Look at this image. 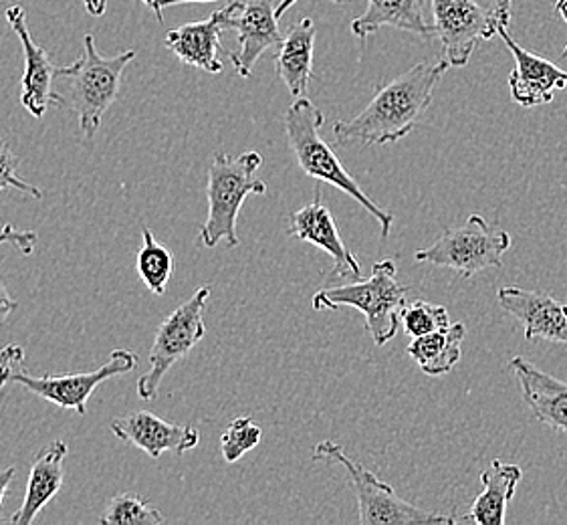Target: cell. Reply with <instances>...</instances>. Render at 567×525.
Segmentation results:
<instances>
[{
  "label": "cell",
  "instance_id": "52a82bcc",
  "mask_svg": "<svg viewBox=\"0 0 567 525\" xmlns=\"http://www.w3.org/2000/svg\"><path fill=\"white\" fill-rule=\"evenodd\" d=\"M509 249L507 230L493 229L481 215H471L461 227L443 230L431 247L419 249L414 259L471 279L488 267H503V255Z\"/></svg>",
  "mask_w": 567,
  "mask_h": 525
},
{
  "label": "cell",
  "instance_id": "3957f363",
  "mask_svg": "<svg viewBox=\"0 0 567 525\" xmlns=\"http://www.w3.org/2000/svg\"><path fill=\"white\" fill-rule=\"evenodd\" d=\"M262 156L250 150L240 156H228L225 152H215L208 171V215L200 227V243L215 249L218 243L227 247H239L237 220L245 198L249 195H267V184L255 178V172L261 168Z\"/></svg>",
  "mask_w": 567,
  "mask_h": 525
},
{
  "label": "cell",
  "instance_id": "d4e9b609",
  "mask_svg": "<svg viewBox=\"0 0 567 525\" xmlns=\"http://www.w3.org/2000/svg\"><path fill=\"white\" fill-rule=\"evenodd\" d=\"M162 522H164V515L159 514L152 503L137 497L134 493L115 495L100 517L102 525H159Z\"/></svg>",
  "mask_w": 567,
  "mask_h": 525
},
{
  "label": "cell",
  "instance_id": "7c38bea8",
  "mask_svg": "<svg viewBox=\"0 0 567 525\" xmlns=\"http://www.w3.org/2000/svg\"><path fill=\"white\" fill-rule=\"evenodd\" d=\"M7 21L12 33L21 41L24 53V73L21 80V103L33 117H43L49 105H63V97L53 90V80L58 78L59 68L53 65L47 49L34 43L33 34L27 24V11L21 4L7 9Z\"/></svg>",
  "mask_w": 567,
  "mask_h": 525
},
{
  "label": "cell",
  "instance_id": "cb8c5ba5",
  "mask_svg": "<svg viewBox=\"0 0 567 525\" xmlns=\"http://www.w3.org/2000/svg\"><path fill=\"white\" fill-rule=\"evenodd\" d=\"M136 269L142 284L154 296H164L174 274V255L168 247L159 245L150 227H142V247L137 251Z\"/></svg>",
  "mask_w": 567,
  "mask_h": 525
},
{
  "label": "cell",
  "instance_id": "d590c367",
  "mask_svg": "<svg viewBox=\"0 0 567 525\" xmlns=\"http://www.w3.org/2000/svg\"><path fill=\"white\" fill-rule=\"evenodd\" d=\"M297 0H281L279 4H277V9H275V14H277V19H281L285 12L289 11L293 4H296ZM329 2H333V4H346V2H352V0H329Z\"/></svg>",
  "mask_w": 567,
  "mask_h": 525
},
{
  "label": "cell",
  "instance_id": "9a60e30c",
  "mask_svg": "<svg viewBox=\"0 0 567 525\" xmlns=\"http://www.w3.org/2000/svg\"><path fill=\"white\" fill-rule=\"evenodd\" d=\"M112 433L152 459H159L162 453L168 451L184 455L200 443L198 429L190 424L168 423L148 411H136L115 419L112 421Z\"/></svg>",
  "mask_w": 567,
  "mask_h": 525
},
{
  "label": "cell",
  "instance_id": "2e32d148",
  "mask_svg": "<svg viewBox=\"0 0 567 525\" xmlns=\"http://www.w3.org/2000/svg\"><path fill=\"white\" fill-rule=\"evenodd\" d=\"M277 21L272 0H245L235 12L230 29L239 33V51H228V59L240 78L249 80L262 53L281 45L284 34Z\"/></svg>",
  "mask_w": 567,
  "mask_h": 525
},
{
  "label": "cell",
  "instance_id": "4dcf8cb0",
  "mask_svg": "<svg viewBox=\"0 0 567 525\" xmlns=\"http://www.w3.org/2000/svg\"><path fill=\"white\" fill-rule=\"evenodd\" d=\"M150 11L156 14L158 23H164V9H171L176 4H186V2H216V0H142Z\"/></svg>",
  "mask_w": 567,
  "mask_h": 525
},
{
  "label": "cell",
  "instance_id": "8992f818",
  "mask_svg": "<svg viewBox=\"0 0 567 525\" xmlns=\"http://www.w3.org/2000/svg\"><path fill=\"white\" fill-rule=\"evenodd\" d=\"M313 461L336 463L348 471L358 497V512L362 525L394 524H456L454 517L431 514L402 500L392 485L380 480L372 471L355 463L343 453L338 443L321 441L313 449Z\"/></svg>",
  "mask_w": 567,
  "mask_h": 525
},
{
  "label": "cell",
  "instance_id": "e0dca14e",
  "mask_svg": "<svg viewBox=\"0 0 567 525\" xmlns=\"http://www.w3.org/2000/svg\"><path fill=\"white\" fill-rule=\"evenodd\" d=\"M289 235L297 240H306L328 253L333 259V275L346 279H360L362 267L353 257L348 245L341 240L340 230L336 227L333 215L328 206L323 205L321 196H316L309 205L303 206L291 215L289 220Z\"/></svg>",
  "mask_w": 567,
  "mask_h": 525
},
{
  "label": "cell",
  "instance_id": "d6986e66",
  "mask_svg": "<svg viewBox=\"0 0 567 525\" xmlns=\"http://www.w3.org/2000/svg\"><path fill=\"white\" fill-rule=\"evenodd\" d=\"M68 443L59 441V439L39 449V453L34 455L31 473H29V481H27L23 505L9 519L12 525L33 524L37 515L45 509V505L55 500V495L61 492L63 481H65L63 463L68 459Z\"/></svg>",
  "mask_w": 567,
  "mask_h": 525
},
{
  "label": "cell",
  "instance_id": "83f0119b",
  "mask_svg": "<svg viewBox=\"0 0 567 525\" xmlns=\"http://www.w3.org/2000/svg\"><path fill=\"white\" fill-rule=\"evenodd\" d=\"M19 154L11 148L9 140L0 134V193L7 188H14L24 195L43 198V191H39L34 184H29L19 176Z\"/></svg>",
  "mask_w": 567,
  "mask_h": 525
},
{
  "label": "cell",
  "instance_id": "ac0fdd59",
  "mask_svg": "<svg viewBox=\"0 0 567 525\" xmlns=\"http://www.w3.org/2000/svg\"><path fill=\"white\" fill-rule=\"evenodd\" d=\"M509 370L519 382L523 400L535 421L567 433V382L539 370L522 356L511 360Z\"/></svg>",
  "mask_w": 567,
  "mask_h": 525
},
{
  "label": "cell",
  "instance_id": "5bb4252c",
  "mask_svg": "<svg viewBox=\"0 0 567 525\" xmlns=\"http://www.w3.org/2000/svg\"><path fill=\"white\" fill-rule=\"evenodd\" d=\"M497 34L515 59V69L511 71L509 90L513 102L523 107H537L554 102L556 92L567 87L566 69L557 68L556 63L535 55L532 51L517 45L507 27L499 24Z\"/></svg>",
  "mask_w": 567,
  "mask_h": 525
},
{
  "label": "cell",
  "instance_id": "8fae6325",
  "mask_svg": "<svg viewBox=\"0 0 567 525\" xmlns=\"http://www.w3.org/2000/svg\"><path fill=\"white\" fill-rule=\"evenodd\" d=\"M240 4V0H233L227 7L213 12L206 21L186 23L178 29H172L166 34L164 45L171 49L182 63L218 75L225 68L220 55L228 58L227 49L220 45V34L230 29V21L235 12L239 11Z\"/></svg>",
  "mask_w": 567,
  "mask_h": 525
},
{
  "label": "cell",
  "instance_id": "e575fe53",
  "mask_svg": "<svg viewBox=\"0 0 567 525\" xmlns=\"http://www.w3.org/2000/svg\"><path fill=\"white\" fill-rule=\"evenodd\" d=\"M85 9L90 12L91 17H102L105 9H107V0H83Z\"/></svg>",
  "mask_w": 567,
  "mask_h": 525
},
{
  "label": "cell",
  "instance_id": "7402d4cb",
  "mask_svg": "<svg viewBox=\"0 0 567 525\" xmlns=\"http://www.w3.org/2000/svg\"><path fill=\"white\" fill-rule=\"evenodd\" d=\"M316 24L311 19L289 29L275 55V69L293 97H303L313 78Z\"/></svg>",
  "mask_w": 567,
  "mask_h": 525
},
{
  "label": "cell",
  "instance_id": "44dd1931",
  "mask_svg": "<svg viewBox=\"0 0 567 525\" xmlns=\"http://www.w3.org/2000/svg\"><path fill=\"white\" fill-rule=\"evenodd\" d=\"M382 27L419 34L424 41L436 37L434 24L424 19L422 0H368L365 12L352 21V33L363 41Z\"/></svg>",
  "mask_w": 567,
  "mask_h": 525
},
{
  "label": "cell",
  "instance_id": "484cf974",
  "mask_svg": "<svg viewBox=\"0 0 567 525\" xmlns=\"http://www.w3.org/2000/svg\"><path fill=\"white\" fill-rule=\"evenodd\" d=\"M262 439V429L250 416H240L228 424L220 436V453L227 463H237L249 451L257 449Z\"/></svg>",
  "mask_w": 567,
  "mask_h": 525
},
{
  "label": "cell",
  "instance_id": "9c48e42d",
  "mask_svg": "<svg viewBox=\"0 0 567 525\" xmlns=\"http://www.w3.org/2000/svg\"><path fill=\"white\" fill-rule=\"evenodd\" d=\"M137 366V356L124 348L114 350L107 362L91 372H73V374H47V377H31L24 370H12L9 382L21 384L34 397L58 404L59 409L87 414V400L91 394L102 387L105 380L122 377L134 372Z\"/></svg>",
  "mask_w": 567,
  "mask_h": 525
},
{
  "label": "cell",
  "instance_id": "30bf717a",
  "mask_svg": "<svg viewBox=\"0 0 567 525\" xmlns=\"http://www.w3.org/2000/svg\"><path fill=\"white\" fill-rule=\"evenodd\" d=\"M434 29L443 43V59L451 68H465L478 41L497 34V14L477 0H432Z\"/></svg>",
  "mask_w": 567,
  "mask_h": 525
},
{
  "label": "cell",
  "instance_id": "d6a6232c",
  "mask_svg": "<svg viewBox=\"0 0 567 525\" xmlns=\"http://www.w3.org/2000/svg\"><path fill=\"white\" fill-rule=\"evenodd\" d=\"M511 4H513V0H495V14L503 27H509Z\"/></svg>",
  "mask_w": 567,
  "mask_h": 525
},
{
  "label": "cell",
  "instance_id": "6da1fadb",
  "mask_svg": "<svg viewBox=\"0 0 567 525\" xmlns=\"http://www.w3.org/2000/svg\"><path fill=\"white\" fill-rule=\"evenodd\" d=\"M449 68L451 65L444 59L414 65L375 93L374 100L355 117L338 120L333 124V136L340 144L360 142L363 146L400 142L409 136L419 124L420 115L429 110L434 87Z\"/></svg>",
  "mask_w": 567,
  "mask_h": 525
},
{
  "label": "cell",
  "instance_id": "603a6c76",
  "mask_svg": "<svg viewBox=\"0 0 567 525\" xmlns=\"http://www.w3.org/2000/svg\"><path fill=\"white\" fill-rule=\"evenodd\" d=\"M465 336V323H451L443 330L412 338L409 343V354L414 358V362L426 377H444L453 372L454 366L461 362V356H463L461 346Z\"/></svg>",
  "mask_w": 567,
  "mask_h": 525
},
{
  "label": "cell",
  "instance_id": "ffe728a7",
  "mask_svg": "<svg viewBox=\"0 0 567 525\" xmlns=\"http://www.w3.org/2000/svg\"><path fill=\"white\" fill-rule=\"evenodd\" d=\"M523 471L515 463H505L503 459H495L483 473L481 483L483 492L471 505V514L461 522H473L478 525L505 524V512L509 505L515 490L522 481Z\"/></svg>",
  "mask_w": 567,
  "mask_h": 525
},
{
  "label": "cell",
  "instance_id": "4fadbf2b",
  "mask_svg": "<svg viewBox=\"0 0 567 525\" xmlns=\"http://www.w3.org/2000/svg\"><path fill=\"white\" fill-rule=\"evenodd\" d=\"M497 299L501 308L522 323L527 342L545 340L567 346V303L545 291L515 286L501 287Z\"/></svg>",
  "mask_w": 567,
  "mask_h": 525
},
{
  "label": "cell",
  "instance_id": "8d00e7d4",
  "mask_svg": "<svg viewBox=\"0 0 567 525\" xmlns=\"http://www.w3.org/2000/svg\"><path fill=\"white\" fill-rule=\"evenodd\" d=\"M556 11L564 17V21L567 23V0H557ZM564 58H567V45L566 49H564Z\"/></svg>",
  "mask_w": 567,
  "mask_h": 525
},
{
  "label": "cell",
  "instance_id": "7a4b0ae2",
  "mask_svg": "<svg viewBox=\"0 0 567 525\" xmlns=\"http://www.w3.org/2000/svg\"><path fill=\"white\" fill-rule=\"evenodd\" d=\"M323 124L326 115L307 97H297L296 102L291 103V107L285 114V132L297 164L309 178L331 184L340 188L341 193L352 196L358 205H362L378 220L382 237L388 239L394 227V215L375 205L374 200L363 193L360 183L346 171L338 154L326 142V137L321 136Z\"/></svg>",
  "mask_w": 567,
  "mask_h": 525
},
{
  "label": "cell",
  "instance_id": "5b68a950",
  "mask_svg": "<svg viewBox=\"0 0 567 525\" xmlns=\"http://www.w3.org/2000/svg\"><path fill=\"white\" fill-rule=\"evenodd\" d=\"M83 45V55L69 68H59L58 78L71 81L81 134L93 140L102 127L103 115L120 95L125 68L134 61L136 51L127 49L115 58H103L91 34H85Z\"/></svg>",
  "mask_w": 567,
  "mask_h": 525
},
{
  "label": "cell",
  "instance_id": "4316f807",
  "mask_svg": "<svg viewBox=\"0 0 567 525\" xmlns=\"http://www.w3.org/2000/svg\"><path fill=\"white\" fill-rule=\"evenodd\" d=\"M400 320H402V328L409 333V338H420V336H426V333L451 326L446 308L424 301V299L406 303V308L402 309Z\"/></svg>",
  "mask_w": 567,
  "mask_h": 525
},
{
  "label": "cell",
  "instance_id": "1f68e13d",
  "mask_svg": "<svg viewBox=\"0 0 567 525\" xmlns=\"http://www.w3.org/2000/svg\"><path fill=\"white\" fill-rule=\"evenodd\" d=\"M0 262H2V259H0ZM17 308H19V303L12 299L9 289L4 287L2 279H0V323H4V321L9 320V316H11L12 311Z\"/></svg>",
  "mask_w": 567,
  "mask_h": 525
},
{
  "label": "cell",
  "instance_id": "f1b7e54d",
  "mask_svg": "<svg viewBox=\"0 0 567 525\" xmlns=\"http://www.w3.org/2000/svg\"><path fill=\"white\" fill-rule=\"evenodd\" d=\"M4 243H9L23 255H33L37 243H39V235L34 230L14 229L11 223H4V225H0V245H4Z\"/></svg>",
  "mask_w": 567,
  "mask_h": 525
},
{
  "label": "cell",
  "instance_id": "836d02e7",
  "mask_svg": "<svg viewBox=\"0 0 567 525\" xmlns=\"http://www.w3.org/2000/svg\"><path fill=\"white\" fill-rule=\"evenodd\" d=\"M17 477V469L7 467L0 471V505L4 502V497H7V492H9V485H11V481Z\"/></svg>",
  "mask_w": 567,
  "mask_h": 525
},
{
  "label": "cell",
  "instance_id": "ba28073f",
  "mask_svg": "<svg viewBox=\"0 0 567 525\" xmlns=\"http://www.w3.org/2000/svg\"><path fill=\"white\" fill-rule=\"evenodd\" d=\"M210 297V287L194 291L184 303L172 311L156 330V338L150 350V368L137 380V397L154 400L158 397L159 384L174 366L193 352L205 338V309Z\"/></svg>",
  "mask_w": 567,
  "mask_h": 525
},
{
  "label": "cell",
  "instance_id": "f546056e",
  "mask_svg": "<svg viewBox=\"0 0 567 525\" xmlns=\"http://www.w3.org/2000/svg\"><path fill=\"white\" fill-rule=\"evenodd\" d=\"M24 352L21 346L9 343L4 350H0V389L9 384V378L14 366L23 364Z\"/></svg>",
  "mask_w": 567,
  "mask_h": 525
},
{
  "label": "cell",
  "instance_id": "277c9868",
  "mask_svg": "<svg viewBox=\"0 0 567 525\" xmlns=\"http://www.w3.org/2000/svg\"><path fill=\"white\" fill-rule=\"evenodd\" d=\"M409 287L398 281L396 262L392 259L375 262L372 275L355 284L328 287L318 291L311 306L313 309L355 308L365 318V331L375 346H384L396 338L402 326V309L406 308Z\"/></svg>",
  "mask_w": 567,
  "mask_h": 525
}]
</instances>
